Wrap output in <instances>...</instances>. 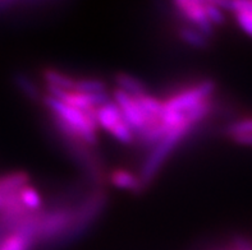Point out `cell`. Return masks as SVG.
<instances>
[{"label": "cell", "mask_w": 252, "mask_h": 250, "mask_svg": "<svg viewBox=\"0 0 252 250\" xmlns=\"http://www.w3.org/2000/svg\"><path fill=\"white\" fill-rule=\"evenodd\" d=\"M178 12L183 18L192 25V27L202 32L205 36H209L214 31V26L209 18L208 1H178L176 3Z\"/></svg>", "instance_id": "cell-2"}, {"label": "cell", "mask_w": 252, "mask_h": 250, "mask_svg": "<svg viewBox=\"0 0 252 250\" xmlns=\"http://www.w3.org/2000/svg\"><path fill=\"white\" fill-rule=\"evenodd\" d=\"M181 37H182L186 42L191 44L192 46L202 48V46L206 45V37H208V36H205L202 32L193 28V27H185V28L181 29Z\"/></svg>", "instance_id": "cell-9"}, {"label": "cell", "mask_w": 252, "mask_h": 250, "mask_svg": "<svg viewBox=\"0 0 252 250\" xmlns=\"http://www.w3.org/2000/svg\"><path fill=\"white\" fill-rule=\"evenodd\" d=\"M96 121L100 128L122 143H132L134 140L133 130L128 125L115 102L108 101L96 109Z\"/></svg>", "instance_id": "cell-1"}, {"label": "cell", "mask_w": 252, "mask_h": 250, "mask_svg": "<svg viewBox=\"0 0 252 250\" xmlns=\"http://www.w3.org/2000/svg\"><path fill=\"white\" fill-rule=\"evenodd\" d=\"M219 5L233 13L241 28L252 37V1H225Z\"/></svg>", "instance_id": "cell-3"}, {"label": "cell", "mask_w": 252, "mask_h": 250, "mask_svg": "<svg viewBox=\"0 0 252 250\" xmlns=\"http://www.w3.org/2000/svg\"><path fill=\"white\" fill-rule=\"evenodd\" d=\"M110 180L114 184L115 187L121 188V189L132 190V192H137L142 188V180L141 177L136 176L132 172L127 170H115L110 175Z\"/></svg>", "instance_id": "cell-4"}, {"label": "cell", "mask_w": 252, "mask_h": 250, "mask_svg": "<svg viewBox=\"0 0 252 250\" xmlns=\"http://www.w3.org/2000/svg\"><path fill=\"white\" fill-rule=\"evenodd\" d=\"M236 142L237 143H241V144H246V146H252V136L243 137V138H240V139H237Z\"/></svg>", "instance_id": "cell-10"}, {"label": "cell", "mask_w": 252, "mask_h": 250, "mask_svg": "<svg viewBox=\"0 0 252 250\" xmlns=\"http://www.w3.org/2000/svg\"><path fill=\"white\" fill-rule=\"evenodd\" d=\"M246 250H252V245L249 243H246Z\"/></svg>", "instance_id": "cell-11"}, {"label": "cell", "mask_w": 252, "mask_h": 250, "mask_svg": "<svg viewBox=\"0 0 252 250\" xmlns=\"http://www.w3.org/2000/svg\"><path fill=\"white\" fill-rule=\"evenodd\" d=\"M32 238L21 231H13L0 240V250H30Z\"/></svg>", "instance_id": "cell-5"}, {"label": "cell", "mask_w": 252, "mask_h": 250, "mask_svg": "<svg viewBox=\"0 0 252 250\" xmlns=\"http://www.w3.org/2000/svg\"><path fill=\"white\" fill-rule=\"evenodd\" d=\"M117 83L119 85V89L128 93L129 96H133V97L147 93V89L140 81L131 76H127V74H119L117 77Z\"/></svg>", "instance_id": "cell-6"}, {"label": "cell", "mask_w": 252, "mask_h": 250, "mask_svg": "<svg viewBox=\"0 0 252 250\" xmlns=\"http://www.w3.org/2000/svg\"><path fill=\"white\" fill-rule=\"evenodd\" d=\"M228 133L233 137V139L237 140L243 137L252 136V116L242 117L240 120L233 123L228 129Z\"/></svg>", "instance_id": "cell-8"}, {"label": "cell", "mask_w": 252, "mask_h": 250, "mask_svg": "<svg viewBox=\"0 0 252 250\" xmlns=\"http://www.w3.org/2000/svg\"><path fill=\"white\" fill-rule=\"evenodd\" d=\"M19 198H21L23 207L30 212H38V209L41 208V196H40L37 190L30 187V185H26L21 190Z\"/></svg>", "instance_id": "cell-7"}]
</instances>
